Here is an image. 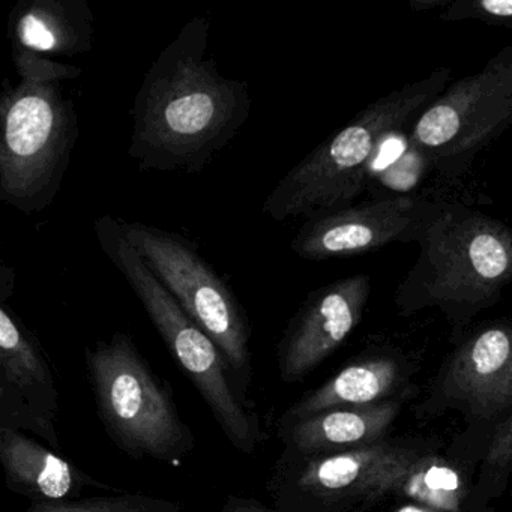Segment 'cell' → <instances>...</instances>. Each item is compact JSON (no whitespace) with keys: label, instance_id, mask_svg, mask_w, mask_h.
<instances>
[{"label":"cell","instance_id":"6da1fadb","mask_svg":"<svg viewBox=\"0 0 512 512\" xmlns=\"http://www.w3.org/2000/svg\"><path fill=\"white\" fill-rule=\"evenodd\" d=\"M209 31L208 17L191 19L143 77L128 148L140 170L203 172L250 118L247 82L221 76Z\"/></svg>","mask_w":512,"mask_h":512},{"label":"cell","instance_id":"7a4b0ae2","mask_svg":"<svg viewBox=\"0 0 512 512\" xmlns=\"http://www.w3.org/2000/svg\"><path fill=\"white\" fill-rule=\"evenodd\" d=\"M19 83L0 101V200L25 215L50 208L61 191L79 137L74 101L62 83L79 67L13 49Z\"/></svg>","mask_w":512,"mask_h":512},{"label":"cell","instance_id":"3957f363","mask_svg":"<svg viewBox=\"0 0 512 512\" xmlns=\"http://www.w3.org/2000/svg\"><path fill=\"white\" fill-rule=\"evenodd\" d=\"M442 68L362 110L283 176L263 202L272 221L313 218L349 206L367 187L377 152L392 134L410 127L448 88Z\"/></svg>","mask_w":512,"mask_h":512},{"label":"cell","instance_id":"277c9868","mask_svg":"<svg viewBox=\"0 0 512 512\" xmlns=\"http://www.w3.org/2000/svg\"><path fill=\"white\" fill-rule=\"evenodd\" d=\"M85 359L98 418L125 455L179 463L193 454L196 436L172 386L152 371L130 334L115 332L86 349Z\"/></svg>","mask_w":512,"mask_h":512},{"label":"cell","instance_id":"5b68a950","mask_svg":"<svg viewBox=\"0 0 512 512\" xmlns=\"http://www.w3.org/2000/svg\"><path fill=\"white\" fill-rule=\"evenodd\" d=\"M118 269L167 349L208 404L224 436L242 454L253 455L268 436L220 347L188 316L139 254L124 257Z\"/></svg>","mask_w":512,"mask_h":512},{"label":"cell","instance_id":"8992f818","mask_svg":"<svg viewBox=\"0 0 512 512\" xmlns=\"http://www.w3.org/2000/svg\"><path fill=\"white\" fill-rule=\"evenodd\" d=\"M119 224L158 280L220 347L248 397L253 382L251 329L232 287L200 256L191 239L145 223L119 220Z\"/></svg>","mask_w":512,"mask_h":512},{"label":"cell","instance_id":"52a82bcc","mask_svg":"<svg viewBox=\"0 0 512 512\" xmlns=\"http://www.w3.org/2000/svg\"><path fill=\"white\" fill-rule=\"evenodd\" d=\"M418 464V455L388 445L331 454L284 448L266 490L280 512H343L353 500L397 490Z\"/></svg>","mask_w":512,"mask_h":512},{"label":"cell","instance_id":"ba28073f","mask_svg":"<svg viewBox=\"0 0 512 512\" xmlns=\"http://www.w3.org/2000/svg\"><path fill=\"white\" fill-rule=\"evenodd\" d=\"M512 124V44L475 76L448 86L419 116L409 142L439 169L466 166Z\"/></svg>","mask_w":512,"mask_h":512},{"label":"cell","instance_id":"9c48e42d","mask_svg":"<svg viewBox=\"0 0 512 512\" xmlns=\"http://www.w3.org/2000/svg\"><path fill=\"white\" fill-rule=\"evenodd\" d=\"M421 236L427 290L439 301L484 302L512 280V232L491 218L437 212Z\"/></svg>","mask_w":512,"mask_h":512},{"label":"cell","instance_id":"30bf717a","mask_svg":"<svg viewBox=\"0 0 512 512\" xmlns=\"http://www.w3.org/2000/svg\"><path fill=\"white\" fill-rule=\"evenodd\" d=\"M436 215L433 205L415 196L344 206L308 218L293 238L290 250L305 260L370 253L391 242L421 235Z\"/></svg>","mask_w":512,"mask_h":512},{"label":"cell","instance_id":"8fae6325","mask_svg":"<svg viewBox=\"0 0 512 512\" xmlns=\"http://www.w3.org/2000/svg\"><path fill=\"white\" fill-rule=\"evenodd\" d=\"M58 415V386L40 341L0 304V428L29 431L59 452Z\"/></svg>","mask_w":512,"mask_h":512},{"label":"cell","instance_id":"7c38bea8","mask_svg":"<svg viewBox=\"0 0 512 512\" xmlns=\"http://www.w3.org/2000/svg\"><path fill=\"white\" fill-rule=\"evenodd\" d=\"M370 290V277L361 274L308 295L277 346L284 383L301 382L346 341L361 320Z\"/></svg>","mask_w":512,"mask_h":512},{"label":"cell","instance_id":"4fadbf2b","mask_svg":"<svg viewBox=\"0 0 512 512\" xmlns=\"http://www.w3.org/2000/svg\"><path fill=\"white\" fill-rule=\"evenodd\" d=\"M0 464L8 490L31 502H65L82 499L88 488H112L13 428H0Z\"/></svg>","mask_w":512,"mask_h":512},{"label":"cell","instance_id":"5bb4252c","mask_svg":"<svg viewBox=\"0 0 512 512\" xmlns=\"http://www.w3.org/2000/svg\"><path fill=\"white\" fill-rule=\"evenodd\" d=\"M446 392L475 412L490 413L512 404V331L485 329L455 356Z\"/></svg>","mask_w":512,"mask_h":512},{"label":"cell","instance_id":"9a60e30c","mask_svg":"<svg viewBox=\"0 0 512 512\" xmlns=\"http://www.w3.org/2000/svg\"><path fill=\"white\" fill-rule=\"evenodd\" d=\"M8 34L13 49L71 58L91 50L95 16L85 0H29L11 11Z\"/></svg>","mask_w":512,"mask_h":512},{"label":"cell","instance_id":"2e32d148","mask_svg":"<svg viewBox=\"0 0 512 512\" xmlns=\"http://www.w3.org/2000/svg\"><path fill=\"white\" fill-rule=\"evenodd\" d=\"M398 413V404H368V406L340 407L326 410L278 427V437L284 448L301 454H331L373 445Z\"/></svg>","mask_w":512,"mask_h":512},{"label":"cell","instance_id":"e0dca14e","mask_svg":"<svg viewBox=\"0 0 512 512\" xmlns=\"http://www.w3.org/2000/svg\"><path fill=\"white\" fill-rule=\"evenodd\" d=\"M397 376V364L391 359H370L349 365L289 407L278 421V427H287L326 410L374 404L394 388Z\"/></svg>","mask_w":512,"mask_h":512},{"label":"cell","instance_id":"ac0fdd59","mask_svg":"<svg viewBox=\"0 0 512 512\" xmlns=\"http://www.w3.org/2000/svg\"><path fill=\"white\" fill-rule=\"evenodd\" d=\"M28 512H187V509L181 503L164 497L121 493L65 502L35 500L29 505Z\"/></svg>","mask_w":512,"mask_h":512},{"label":"cell","instance_id":"d6986e66","mask_svg":"<svg viewBox=\"0 0 512 512\" xmlns=\"http://www.w3.org/2000/svg\"><path fill=\"white\" fill-rule=\"evenodd\" d=\"M403 487H407L412 496L421 502L428 503L442 511H451L457 508L460 497V481L458 476L448 467L422 466V463L413 467Z\"/></svg>","mask_w":512,"mask_h":512},{"label":"cell","instance_id":"ffe728a7","mask_svg":"<svg viewBox=\"0 0 512 512\" xmlns=\"http://www.w3.org/2000/svg\"><path fill=\"white\" fill-rule=\"evenodd\" d=\"M442 20H476L491 26L512 29V0H455L442 11Z\"/></svg>","mask_w":512,"mask_h":512},{"label":"cell","instance_id":"44dd1931","mask_svg":"<svg viewBox=\"0 0 512 512\" xmlns=\"http://www.w3.org/2000/svg\"><path fill=\"white\" fill-rule=\"evenodd\" d=\"M512 466V416L500 425L488 448L485 467L491 472L499 473Z\"/></svg>","mask_w":512,"mask_h":512},{"label":"cell","instance_id":"7402d4cb","mask_svg":"<svg viewBox=\"0 0 512 512\" xmlns=\"http://www.w3.org/2000/svg\"><path fill=\"white\" fill-rule=\"evenodd\" d=\"M220 512H280L274 506L265 505L253 497L229 496Z\"/></svg>","mask_w":512,"mask_h":512},{"label":"cell","instance_id":"603a6c76","mask_svg":"<svg viewBox=\"0 0 512 512\" xmlns=\"http://www.w3.org/2000/svg\"><path fill=\"white\" fill-rule=\"evenodd\" d=\"M0 301L2 304H7L8 298L13 295V287H14V272L13 269L7 268V266H2V271H0Z\"/></svg>","mask_w":512,"mask_h":512},{"label":"cell","instance_id":"cb8c5ba5","mask_svg":"<svg viewBox=\"0 0 512 512\" xmlns=\"http://www.w3.org/2000/svg\"><path fill=\"white\" fill-rule=\"evenodd\" d=\"M400 512H428L425 509L413 508V506H406V508L400 509Z\"/></svg>","mask_w":512,"mask_h":512}]
</instances>
